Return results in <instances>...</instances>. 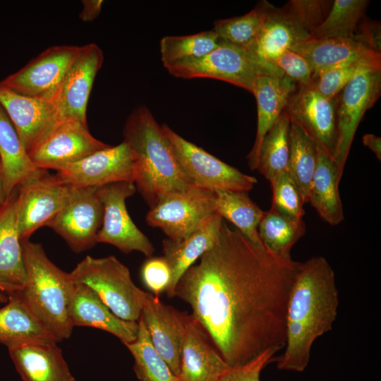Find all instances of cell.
<instances>
[{"mask_svg":"<svg viewBox=\"0 0 381 381\" xmlns=\"http://www.w3.org/2000/svg\"><path fill=\"white\" fill-rule=\"evenodd\" d=\"M299 262L278 257L223 221L213 246L174 293L192 309L225 362L238 367L286 343V315Z\"/></svg>","mask_w":381,"mask_h":381,"instance_id":"1","label":"cell"},{"mask_svg":"<svg viewBox=\"0 0 381 381\" xmlns=\"http://www.w3.org/2000/svg\"><path fill=\"white\" fill-rule=\"evenodd\" d=\"M339 303L335 274L328 261L314 256L299 262L287 304L284 351L274 358L279 370L306 368L313 343L332 329Z\"/></svg>","mask_w":381,"mask_h":381,"instance_id":"2","label":"cell"},{"mask_svg":"<svg viewBox=\"0 0 381 381\" xmlns=\"http://www.w3.org/2000/svg\"><path fill=\"white\" fill-rule=\"evenodd\" d=\"M123 135L134 157L133 183L150 208L163 195L193 185L147 107L141 105L131 112Z\"/></svg>","mask_w":381,"mask_h":381,"instance_id":"3","label":"cell"},{"mask_svg":"<svg viewBox=\"0 0 381 381\" xmlns=\"http://www.w3.org/2000/svg\"><path fill=\"white\" fill-rule=\"evenodd\" d=\"M22 246L26 279L18 293L48 332L59 341L68 339L74 327L69 306L75 284L69 273L49 260L40 243L26 239Z\"/></svg>","mask_w":381,"mask_h":381,"instance_id":"4","label":"cell"},{"mask_svg":"<svg viewBox=\"0 0 381 381\" xmlns=\"http://www.w3.org/2000/svg\"><path fill=\"white\" fill-rule=\"evenodd\" d=\"M69 274L74 284L91 289L117 317L138 321L147 292L134 284L128 267L115 256L87 255Z\"/></svg>","mask_w":381,"mask_h":381,"instance_id":"5","label":"cell"},{"mask_svg":"<svg viewBox=\"0 0 381 381\" xmlns=\"http://www.w3.org/2000/svg\"><path fill=\"white\" fill-rule=\"evenodd\" d=\"M166 68L176 78L220 80L252 94L260 75L283 73L278 68L260 66L245 48L222 41L216 49L202 57L179 61Z\"/></svg>","mask_w":381,"mask_h":381,"instance_id":"6","label":"cell"},{"mask_svg":"<svg viewBox=\"0 0 381 381\" xmlns=\"http://www.w3.org/2000/svg\"><path fill=\"white\" fill-rule=\"evenodd\" d=\"M161 127L179 164L193 185L213 192H248L258 183L255 177L240 171L186 140L167 124Z\"/></svg>","mask_w":381,"mask_h":381,"instance_id":"7","label":"cell"},{"mask_svg":"<svg viewBox=\"0 0 381 381\" xmlns=\"http://www.w3.org/2000/svg\"><path fill=\"white\" fill-rule=\"evenodd\" d=\"M214 192L194 185L163 195L146 214L147 224L173 241H180L215 214Z\"/></svg>","mask_w":381,"mask_h":381,"instance_id":"8","label":"cell"},{"mask_svg":"<svg viewBox=\"0 0 381 381\" xmlns=\"http://www.w3.org/2000/svg\"><path fill=\"white\" fill-rule=\"evenodd\" d=\"M381 95V60L363 66L338 96L337 145L334 161L342 176L357 128Z\"/></svg>","mask_w":381,"mask_h":381,"instance_id":"9","label":"cell"},{"mask_svg":"<svg viewBox=\"0 0 381 381\" xmlns=\"http://www.w3.org/2000/svg\"><path fill=\"white\" fill-rule=\"evenodd\" d=\"M136 190L133 181L116 182L97 188L103 205V219L96 241L112 245L126 254L138 251L150 258L155 248L134 224L126 205V199Z\"/></svg>","mask_w":381,"mask_h":381,"instance_id":"10","label":"cell"},{"mask_svg":"<svg viewBox=\"0 0 381 381\" xmlns=\"http://www.w3.org/2000/svg\"><path fill=\"white\" fill-rule=\"evenodd\" d=\"M70 188L42 169L17 186L16 224L21 241L47 226L64 205Z\"/></svg>","mask_w":381,"mask_h":381,"instance_id":"11","label":"cell"},{"mask_svg":"<svg viewBox=\"0 0 381 381\" xmlns=\"http://www.w3.org/2000/svg\"><path fill=\"white\" fill-rule=\"evenodd\" d=\"M102 219L103 205L97 188L71 186L64 205L47 226L79 253L95 245Z\"/></svg>","mask_w":381,"mask_h":381,"instance_id":"12","label":"cell"},{"mask_svg":"<svg viewBox=\"0 0 381 381\" xmlns=\"http://www.w3.org/2000/svg\"><path fill=\"white\" fill-rule=\"evenodd\" d=\"M81 47L73 45L49 47L0 83L18 94L53 103Z\"/></svg>","mask_w":381,"mask_h":381,"instance_id":"13","label":"cell"},{"mask_svg":"<svg viewBox=\"0 0 381 381\" xmlns=\"http://www.w3.org/2000/svg\"><path fill=\"white\" fill-rule=\"evenodd\" d=\"M111 145L93 137L88 126L59 120L28 154L37 169L56 171Z\"/></svg>","mask_w":381,"mask_h":381,"instance_id":"14","label":"cell"},{"mask_svg":"<svg viewBox=\"0 0 381 381\" xmlns=\"http://www.w3.org/2000/svg\"><path fill=\"white\" fill-rule=\"evenodd\" d=\"M337 101L338 97L329 99L310 86H298L284 109L316 147L333 160L337 145Z\"/></svg>","mask_w":381,"mask_h":381,"instance_id":"15","label":"cell"},{"mask_svg":"<svg viewBox=\"0 0 381 381\" xmlns=\"http://www.w3.org/2000/svg\"><path fill=\"white\" fill-rule=\"evenodd\" d=\"M65 184L77 187H101L134 179V157L123 141L116 146L95 152L57 171Z\"/></svg>","mask_w":381,"mask_h":381,"instance_id":"16","label":"cell"},{"mask_svg":"<svg viewBox=\"0 0 381 381\" xmlns=\"http://www.w3.org/2000/svg\"><path fill=\"white\" fill-rule=\"evenodd\" d=\"M103 61V52L96 44L90 43L81 47L53 101L59 120L74 121L88 126V99Z\"/></svg>","mask_w":381,"mask_h":381,"instance_id":"17","label":"cell"},{"mask_svg":"<svg viewBox=\"0 0 381 381\" xmlns=\"http://www.w3.org/2000/svg\"><path fill=\"white\" fill-rule=\"evenodd\" d=\"M189 315L164 304L158 296L147 292L140 317L155 350L178 377L181 372L182 343Z\"/></svg>","mask_w":381,"mask_h":381,"instance_id":"18","label":"cell"},{"mask_svg":"<svg viewBox=\"0 0 381 381\" xmlns=\"http://www.w3.org/2000/svg\"><path fill=\"white\" fill-rule=\"evenodd\" d=\"M311 37L297 12L289 1L282 8L270 10L256 40L245 49L255 61L264 67L284 51Z\"/></svg>","mask_w":381,"mask_h":381,"instance_id":"19","label":"cell"},{"mask_svg":"<svg viewBox=\"0 0 381 381\" xmlns=\"http://www.w3.org/2000/svg\"><path fill=\"white\" fill-rule=\"evenodd\" d=\"M0 104L28 154L59 121L52 102L18 94L1 83Z\"/></svg>","mask_w":381,"mask_h":381,"instance_id":"20","label":"cell"},{"mask_svg":"<svg viewBox=\"0 0 381 381\" xmlns=\"http://www.w3.org/2000/svg\"><path fill=\"white\" fill-rule=\"evenodd\" d=\"M298 85L283 73L260 75L253 95L257 102V131L254 144L247 156L250 169H257L262 141L284 110Z\"/></svg>","mask_w":381,"mask_h":381,"instance_id":"21","label":"cell"},{"mask_svg":"<svg viewBox=\"0 0 381 381\" xmlns=\"http://www.w3.org/2000/svg\"><path fill=\"white\" fill-rule=\"evenodd\" d=\"M230 368L190 315L182 343L180 381H217Z\"/></svg>","mask_w":381,"mask_h":381,"instance_id":"22","label":"cell"},{"mask_svg":"<svg viewBox=\"0 0 381 381\" xmlns=\"http://www.w3.org/2000/svg\"><path fill=\"white\" fill-rule=\"evenodd\" d=\"M69 316L73 327L104 330L118 337L124 344L133 341L138 335V321H127L117 317L91 289L82 284H75Z\"/></svg>","mask_w":381,"mask_h":381,"instance_id":"23","label":"cell"},{"mask_svg":"<svg viewBox=\"0 0 381 381\" xmlns=\"http://www.w3.org/2000/svg\"><path fill=\"white\" fill-rule=\"evenodd\" d=\"M23 381H75L56 342H29L8 348Z\"/></svg>","mask_w":381,"mask_h":381,"instance_id":"24","label":"cell"},{"mask_svg":"<svg viewBox=\"0 0 381 381\" xmlns=\"http://www.w3.org/2000/svg\"><path fill=\"white\" fill-rule=\"evenodd\" d=\"M17 187L0 207V291H20L25 283L22 241L16 224Z\"/></svg>","mask_w":381,"mask_h":381,"instance_id":"25","label":"cell"},{"mask_svg":"<svg viewBox=\"0 0 381 381\" xmlns=\"http://www.w3.org/2000/svg\"><path fill=\"white\" fill-rule=\"evenodd\" d=\"M224 219L214 214L202 226L187 237L176 241L168 238L162 241L163 258L171 270V281L166 292L174 296L175 287L184 272L214 243Z\"/></svg>","mask_w":381,"mask_h":381,"instance_id":"26","label":"cell"},{"mask_svg":"<svg viewBox=\"0 0 381 381\" xmlns=\"http://www.w3.org/2000/svg\"><path fill=\"white\" fill-rule=\"evenodd\" d=\"M291 50L308 61L313 74L364 58L381 56L361 42L355 34L346 37H310Z\"/></svg>","mask_w":381,"mask_h":381,"instance_id":"27","label":"cell"},{"mask_svg":"<svg viewBox=\"0 0 381 381\" xmlns=\"http://www.w3.org/2000/svg\"><path fill=\"white\" fill-rule=\"evenodd\" d=\"M341 179L334 160L317 148V163L308 202L325 222L332 226L339 224L344 219L339 191Z\"/></svg>","mask_w":381,"mask_h":381,"instance_id":"28","label":"cell"},{"mask_svg":"<svg viewBox=\"0 0 381 381\" xmlns=\"http://www.w3.org/2000/svg\"><path fill=\"white\" fill-rule=\"evenodd\" d=\"M6 295L7 303L0 308L1 344L8 348L29 342H59L32 315L18 291Z\"/></svg>","mask_w":381,"mask_h":381,"instance_id":"29","label":"cell"},{"mask_svg":"<svg viewBox=\"0 0 381 381\" xmlns=\"http://www.w3.org/2000/svg\"><path fill=\"white\" fill-rule=\"evenodd\" d=\"M0 161L8 195L37 169L0 104Z\"/></svg>","mask_w":381,"mask_h":381,"instance_id":"30","label":"cell"},{"mask_svg":"<svg viewBox=\"0 0 381 381\" xmlns=\"http://www.w3.org/2000/svg\"><path fill=\"white\" fill-rule=\"evenodd\" d=\"M214 195L216 213L234 224L250 241L262 244L258 229L265 211L250 198L247 192L216 190Z\"/></svg>","mask_w":381,"mask_h":381,"instance_id":"31","label":"cell"},{"mask_svg":"<svg viewBox=\"0 0 381 381\" xmlns=\"http://www.w3.org/2000/svg\"><path fill=\"white\" fill-rule=\"evenodd\" d=\"M258 231L266 249L278 257L288 258L294 245L305 234L306 224L303 221L290 219L271 206L264 212Z\"/></svg>","mask_w":381,"mask_h":381,"instance_id":"32","label":"cell"},{"mask_svg":"<svg viewBox=\"0 0 381 381\" xmlns=\"http://www.w3.org/2000/svg\"><path fill=\"white\" fill-rule=\"evenodd\" d=\"M290 124V118L284 110L262 141L256 170L268 181L287 171Z\"/></svg>","mask_w":381,"mask_h":381,"instance_id":"33","label":"cell"},{"mask_svg":"<svg viewBox=\"0 0 381 381\" xmlns=\"http://www.w3.org/2000/svg\"><path fill=\"white\" fill-rule=\"evenodd\" d=\"M316 163L315 144L298 124L291 120L287 171L301 190L305 203L308 202Z\"/></svg>","mask_w":381,"mask_h":381,"instance_id":"34","label":"cell"},{"mask_svg":"<svg viewBox=\"0 0 381 381\" xmlns=\"http://www.w3.org/2000/svg\"><path fill=\"white\" fill-rule=\"evenodd\" d=\"M136 339L125 345L134 358L133 370L140 381H180L153 346L141 317Z\"/></svg>","mask_w":381,"mask_h":381,"instance_id":"35","label":"cell"},{"mask_svg":"<svg viewBox=\"0 0 381 381\" xmlns=\"http://www.w3.org/2000/svg\"><path fill=\"white\" fill-rule=\"evenodd\" d=\"M272 6L267 1H261L241 16L215 20L213 30L220 41L245 48L259 35Z\"/></svg>","mask_w":381,"mask_h":381,"instance_id":"36","label":"cell"},{"mask_svg":"<svg viewBox=\"0 0 381 381\" xmlns=\"http://www.w3.org/2000/svg\"><path fill=\"white\" fill-rule=\"evenodd\" d=\"M368 0H334L324 19L312 33L313 38L353 36L364 18Z\"/></svg>","mask_w":381,"mask_h":381,"instance_id":"37","label":"cell"},{"mask_svg":"<svg viewBox=\"0 0 381 381\" xmlns=\"http://www.w3.org/2000/svg\"><path fill=\"white\" fill-rule=\"evenodd\" d=\"M220 44L213 30L182 36H166L159 44L161 60L166 68L179 61L202 57Z\"/></svg>","mask_w":381,"mask_h":381,"instance_id":"38","label":"cell"},{"mask_svg":"<svg viewBox=\"0 0 381 381\" xmlns=\"http://www.w3.org/2000/svg\"><path fill=\"white\" fill-rule=\"evenodd\" d=\"M381 60V56L368 57L314 73L310 86L322 96L337 97L356 73L365 65Z\"/></svg>","mask_w":381,"mask_h":381,"instance_id":"39","label":"cell"},{"mask_svg":"<svg viewBox=\"0 0 381 381\" xmlns=\"http://www.w3.org/2000/svg\"><path fill=\"white\" fill-rule=\"evenodd\" d=\"M272 189V207L290 219L303 222V195L287 171L277 174L270 181Z\"/></svg>","mask_w":381,"mask_h":381,"instance_id":"40","label":"cell"},{"mask_svg":"<svg viewBox=\"0 0 381 381\" xmlns=\"http://www.w3.org/2000/svg\"><path fill=\"white\" fill-rule=\"evenodd\" d=\"M270 63L298 86L304 87L310 85L313 71L308 61L298 53L286 49Z\"/></svg>","mask_w":381,"mask_h":381,"instance_id":"41","label":"cell"},{"mask_svg":"<svg viewBox=\"0 0 381 381\" xmlns=\"http://www.w3.org/2000/svg\"><path fill=\"white\" fill-rule=\"evenodd\" d=\"M140 276L144 285L158 296L169 286L171 270L163 257H150L141 267Z\"/></svg>","mask_w":381,"mask_h":381,"instance_id":"42","label":"cell"},{"mask_svg":"<svg viewBox=\"0 0 381 381\" xmlns=\"http://www.w3.org/2000/svg\"><path fill=\"white\" fill-rule=\"evenodd\" d=\"M275 349H268L244 365L230 368L217 381H260L263 368L274 361Z\"/></svg>","mask_w":381,"mask_h":381,"instance_id":"43","label":"cell"},{"mask_svg":"<svg viewBox=\"0 0 381 381\" xmlns=\"http://www.w3.org/2000/svg\"><path fill=\"white\" fill-rule=\"evenodd\" d=\"M289 3L298 14L306 28L312 33L327 16L332 1L323 0H292Z\"/></svg>","mask_w":381,"mask_h":381,"instance_id":"44","label":"cell"},{"mask_svg":"<svg viewBox=\"0 0 381 381\" xmlns=\"http://www.w3.org/2000/svg\"><path fill=\"white\" fill-rule=\"evenodd\" d=\"M355 35L369 49L381 54V26L380 23L363 18L359 23Z\"/></svg>","mask_w":381,"mask_h":381,"instance_id":"45","label":"cell"},{"mask_svg":"<svg viewBox=\"0 0 381 381\" xmlns=\"http://www.w3.org/2000/svg\"><path fill=\"white\" fill-rule=\"evenodd\" d=\"M83 8L80 13V18L84 22L92 21L96 18L102 8V0H84L82 1Z\"/></svg>","mask_w":381,"mask_h":381,"instance_id":"46","label":"cell"},{"mask_svg":"<svg viewBox=\"0 0 381 381\" xmlns=\"http://www.w3.org/2000/svg\"><path fill=\"white\" fill-rule=\"evenodd\" d=\"M363 143L368 147L377 158L381 160V138L372 133H366L363 136Z\"/></svg>","mask_w":381,"mask_h":381,"instance_id":"47","label":"cell"},{"mask_svg":"<svg viewBox=\"0 0 381 381\" xmlns=\"http://www.w3.org/2000/svg\"><path fill=\"white\" fill-rule=\"evenodd\" d=\"M8 196L5 188L4 177L0 161V207L6 202Z\"/></svg>","mask_w":381,"mask_h":381,"instance_id":"48","label":"cell"},{"mask_svg":"<svg viewBox=\"0 0 381 381\" xmlns=\"http://www.w3.org/2000/svg\"><path fill=\"white\" fill-rule=\"evenodd\" d=\"M7 301H8L7 295L0 291V303H6Z\"/></svg>","mask_w":381,"mask_h":381,"instance_id":"49","label":"cell"}]
</instances>
